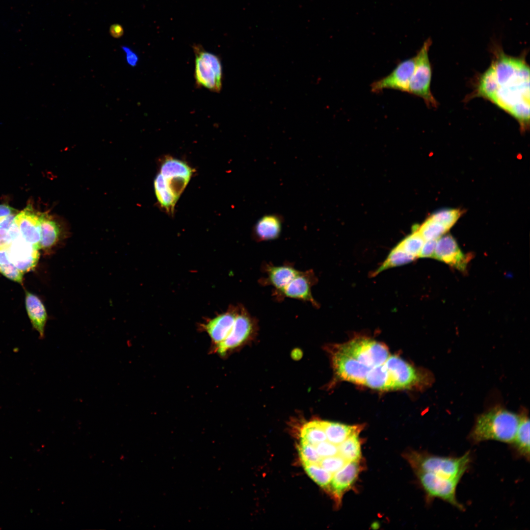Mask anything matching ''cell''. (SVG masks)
<instances>
[{
    "label": "cell",
    "instance_id": "obj_27",
    "mask_svg": "<svg viewBox=\"0 0 530 530\" xmlns=\"http://www.w3.org/2000/svg\"><path fill=\"white\" fill-rule=\"evenodd\" d=\"M417 258L408 254L397 245L390 252L382 265L372 273L374 276L388 268L411 263Z\"/></svg>",
    "mask_w": 530,
    "mask_h": 530
},
{
    "label": "cell",
    "instance_id": "obj_10",
    "mask_svg": "<svg viewBox=\"0 0 530 530\" xmlns=\"http://www.w3.org/2000/svg\"><path fill=\"white\" fill-rule=\"evenodd\" d=\"M331 354L333 368L338 377L346 381L364 384L366 377L371 368L342 352L336 346Z\"/></svg>",
    "mask_w": 530,
    "mask_h": 530
},
{
    "label": "cell",
    "instance_id": "obj_42",
    "mask_svg": "<svg viewBox=\"0 0 530 530\" xmlns=\"http://www.w3.org/2000/svg\"><path fill=\"white\" fill-rule=\"evenodd\" d=\"M16 212V210L8 205H0V218L10 214H15Z\"/></svg>",
    "mask_w": 530,
    "mask_h": 530
},
{
    "label": "cell",
    "instance_id": "obj_26",
    "mask_svg": "<svg viewBox=\"0 0 530 530\" xmlns=\"http://www.w3.org/2000/svg\"><path fill=\"white\" fill-rule=\"evenodd\" d=\"M361 430L354 432L338 445L339 454L347 462L360 461L361 459V442L359 438Z\"/></svg>",
    "mask_w": 530,
    "mask_h": 530
},
{
    "label": "cell",
    "instance_id": "obj_2",
    "mask_svg": "<svg viewBox=\"0 0 530 530\" xmlns=\"http://www.w3.org/2000/svg\"><path fill=\"white\" fill-rule=\"evenodd\" d=\"M519 419V415L504 408H492L478 416L470 435V439L476 443L495 440L512 444Z\"/></svg>",
    "mask_w": 530,
    "mask_h": 530
},
{
    "label": "cell",
    "instance_id": "obj_1",
    "mask_svg": "<svg viewBox=\"0 0 530 530\" xmlns=\"http://www.w3.org/2000/svg\"><path fill=\"white\" fill-rule=\"evenodd\" d=\"M490 51L493 58L478 80V93L513 116L525 131L530 125V67L526 54H506L496 40Z\"/></svg>",
    "mask_w": 530,
    "mask_h": 530
},
{
    "label": "cell",
    "instance_id": "obj_17",
    "mask_svg": "<svg viewBox=\"0 0 530 530\" xmlns=\"http://www.w3.org/2000/svg\"><path fill=\"white\" fill-rule=\"evenodd\" d=\"M360 461H347L339 471L333 474L330 483V492L337 504H340L343 496L353 485L360 472Z\"/></svg>",
    "mask_w": 530,
    "mask_h": 530
},
{
    "label": "cell",
    "instance_id": "obj_29",
    "mask_svg": "<svg viewBox=\"0 0 530 530\" xmlns=\"http://www.w3.org/2000/svg\"><path fill=\"white\" fill-rule=\"evenodd\" d=\"M307 474L319 486L330 492V483L333 474L318 464H302Z\"/></svg>",
    "mask_w": 530,
    "mask_h": 530
},
{
    "label": "cell",
    "instance_id": "obj_32",
    "mask_svg": "<svg viewBox=\"0 0 530 530\" xmlns=\"http://www.w3.org/2000/svg\"><path fill=\"white\" fill-rule=\"evenodd\" d=\"M0 272L12 280L22 281L23 273L10 261L6 248H0Z\"/></svg>",
    "mask_w": 530,
    "mask_h": 530
},
{
    "label": "cell",
    "instance_id": "obj_43",
    "mask_svg": "<svg viewBox=\"0 0 530 530\" xmlns=\"http://www.w3.org/2000/svg\"><path fill=\"white\" fill-rule=\"evenodd\" d=\"M124 30L119 24H113L110 27V34L114 38H119L123 34Z\"/></svg>",
    "mask_w": 530,
    "mask_h": 530
},
{
    "label": "cell",
    "instance_id": "obj_28",
    "mask_svg": "<svg viewBox=\"0 0 530 530\" xmlns=\"http://www.w3.org/2000/svg\"><path fill=\"white\" fill-rule=\"evenodd\" d=\"M160 173L163 176H178L190 179L192 170L182 161L168 159L162 163Z\"/></svg>",
    "mask_w": 530,
    "mask_h": 530
},
{
    "label": "cell",
    "instance_id": "obj_15",
    "mask_svg": "<svg viewBox=\"0 0 530 530\" xmlns=\"http://www.w3.org/2000/svg\"><path fill=\"white\" fill-rule=\"evenodd\" d=\"M315 280L313 271H299L287 286L278 294L283 297L309 302L314 306H318L317 302L312 293V287L314 285Z\"/></svg>",
    "mask_w": 530,
    "mask_h": 530
},
{
    "label": "cell",
    "instance_id": "obj_24",
    "mask_svg": "<svg viewBox=\"0 0 530 530\" xmlns=\"http://www.w3.org/2000/svg\"><path fill=\"white\" fill-rule=\"evenodd\" d=\"M300 441L315 446L327 440L321 420L314 419L302 424L300 429Z\"/></svg>",
    "mask_w": 530,
    "mask_h": 530
},
{
    "label": "cell",
    "instance_id": "obj_21",
    "mask_svg": "<svg viewBox=\"0 0 530 530\" xmlns=\"http://www.w3.org/2000/svg\"><path fill=\"white\" fill-rule=\"evenodd\" d=\"M327 440L338 445L354 432L361 430L360 425H349L337 422L321 420Z\"/></svg>",
    "mask_w": 530,
    "mask_h": 530
},
{
    "label": "cell",
    "instance_id": "obj_34",
    "mask_svg": "<svg viewBox=\"0 0 530 530\" xmlns=\"http://www.w3.org/2000/svg\"><path fill=\"white\" fill-rule=\"evenodd\" d=\"M297 448L302 464H318L321 457L317 452L315 446L300 441Z\"/></svg>",
    "mask_w": 530,
    "mask_h": 530
},
{
    "label": "cell",
    "instance_id": "obj_6",
    "mask_svg": "<svg viewBox=\"0 0 530 530\" xmlns=\"http://www.w3.org/2000/svg\"><path fill=\"white\" fill-rule=\"evenodd\" d=\"M256 322L243 306H239L234 323L228 335L218 344L212 346L213 353L224 357L243 345L254 334Z\"/></svg>",
    "mask_w": 530,
    "mask_h": 530
},
{
    "label": "cell",
    "instance_id": "obj_8",
    "mask_svg": "<svg viewBox=\"0 0 530 530\" xmlns=\"http://www.w3.org/2000/svg\"><path fill=\"white\" fill-rule=\"evenodd\" d=\"M416 473L429 498L441 499L460 510L463 509L456 497L457 486L461 477L449 478L428 472Z\"/></svg>",
    "mask_w": 530,
    "mask_h": 530
},
{
    "label": "cell",
    "instance_id": "obj_40",
    "mask_svg": "<svg viewBox=\"0 0 530 530\" xmlns=\"http://www.w3.org/2000/svg\"><path fill=\"white\" fill-rule=\"evenodd\" d=\"M8 230L0 229V248H7L12 242Z\"/></svg>",
    "mask_w": 530,
    "mask_h": 530
},
{
    "label": "cell",
    "instance_id": "obj_16",
    "mask_svg": "<svg viewBox=\"0 0 530 530\" xmlns=\"http://www.w3.org/2000/svg\"><path fill=\"white\" fill-rule=\"evenodd\" d=\"M40 214L36 213L31 205L17 214L15 222L17 225L21 237L35 248H40L41 229Z\"/></svg>",
    "mask_w": 530,
    "mask_h": 530
},
{
    "label": "cell",
    "instance_id": "obj_36",
    "mask_svg": "<svg viewBox=\"0 0 530 530\" xmlns=\"http://www.w3.org/2000/svg\"><path fill=\"white\" fill-rule=\"evenodd\" d=\"M346 462L341 456L337 454L332 456L321 458L318 465L333 474L341 469Z\"/></svg>",
    "mask_w": 530,
    "mask_h": 530
},
{
    "label": "cell",
    "instance_id": "obj_31",
    "mask_svg": "<svg viewBox=\"0 0 530 530\" xmlns=\"http://www.w3.org/2000/svg\"><path fill=\"white\" fill-rule=\"evenodd\" d=\"M155 193L162 207L169 212H172L177 199L166 189L161 174H159L154 181Z\"/></svg>",
    "mask_w": 530,
    "mask_h": 530
},
{
    "label": "cell",
    "instance_id": "obj_23",
    "mask_svg": "<svg viewBox=\"0 0 530 530\" xmlns=\"http://www.w3.org/2000/svg\"><path fill=\"white\" fill-rule=\"evenodd\" d=\"M519 416V424L512 443L519 454L529 460L530 458V420L526 414H523Z\"/></svg>",
    "mask_w": 530,
    "mask_h": 530
},
{
    "label": "cell",
    "instance_id": "obj_5",
    "mask_svg": "<svg viewBox=\"0 0 530 530\" xmlns=\"http://www.w3.org/2000/svg\"><path fill=\"white\" fill-rule=\"evenodd\" d=\"M195 54L194 77L197 86L219 93L222 88V67L219 57L201 46L193 47Z\"/></svg>",
    "mask_w": 530,
    "mask_h": 530
},
{
    "label": "cell",
    "instance_id": "obj_22",
    "mask_svg": "<svg viewBox=\"0 0 530 530\" xmlns=\"http://www.w3.org/2000/svg\"><path fill=\"white\" fill-rule=\"evenodd\" d=\"M41 229L40 248L48 249L54 246L59 239L60 230L58 224L45 213L40 214Z\"/></svg>",
    "mask_w": 530,
    "mask_h": 530
},
{
    "label": "cell",
    "instance_id": "obj_12",
    "mask_svg": "<svg viewBox=\"0 0 530 530\" xmlns=\"http://www.w3.org/2000/svg\"><path fill=\"white\" fill-rule=\"evenodd\" d=\"M239 306L230 307L228 309L212 318H209L200 324V329L206 332L211 339L212 347L223 341L231 331L238 314Z\"/></svg>",
    "mask_w": 530,
    "mask_h": 530
},
{
    "label": "cell",
    "instance_id": "obj_33",
    "mask_svg": "<svg viewBox=\"0 0 530 530\" xmlns=\"http://www.w3.org/2000/svg\"><path fill=\"white\" fill-rule=\"evenodd\" d=\"M424 241L420 233L414 230L397 245L408 254L418 258Z\"/></svg>",
    "mask_w": 530,
    "mask_h": 530
},
{
    "label": "cell",
    "instance_id": "obj_41",
    "mask_svg": "<svg viewBox=\"0 0 530 530\" xmlns=\"http://www.w3.org/2000/svg\"><path fill=\"white\" fill-rule=\"evenodd\" d=\"M16 215L10 214L0 218V229L8 230L14 222Z\"/></svg>",
    "mask_w": 530,
    "mask_h": 530
},
{
    "label": "cell",
    "instance_id": "obj_30",
    "mask_svg": "<svg viewBox=\"0 0 530 530\" xmlns=\"http://www.w3.org/2000/svg\"><path fill=\"white\" fill-rule=\"evenodd\" d=\"M449 229L443 224L429 218L417 230L424 240H436L444 235Z\"/></svg>",
    "mask_w": 530,
    "mask_h": 530
},
{
    "label": "cell",
    "instance_id": "obj_3",
    "mask_svg": "<svg viewBox=\"0 0 530 530\" xmlns=\"http://www.w3.org/2000/svg\"><path fill=\"white\" fill-rule=\"evenodd\" d=\"M406 456L416 472H428L449 478H461L471 461L469 452L454 457L412 451Z\"/></svg>",
    "mask_w": 530,
    "mask_h": 530
},
{
    "label": "cell",
    "instance_id": "obj_9",
    "mask_svg": "<svg viewBox=\"0 0 530 530\" xmlns=\"http://www.w3.org/2000/svg\"><path fill=\"white\" fill-rule=\"evenodd\" d=\"M415 64V56L400 62L390 74L372 82L371 91L379 93L384 89H392L408 92Z\"/></svg>",
    "mask_w": 530,
    "mask_h": 530
},
{
    "label": "cell",
    "instance_id": "obj_13",
    "mask_svg": "<svg viewBox=\"0 0 530 530\" xmlns=\"http://www.w3.org/2000/svg\"><path fill=\"white\" fill-rule=\"evenodd\" d=\"M433 258L443 262L460 271H465L470 258L464 254L455 239L450 235L437 239Z\"/></svg>",
    "mask_w": 530,
    "mask_h": 530
},
{
    "label": "cell",
    "instance_id": "obj_19",
    "mask_svg": "<svg viewBox=\"0 0 530 530\" xmlns=\"http://www.w3.org/2000/svg\"><path fill=\"white\" fill-rule=\"evenodd\" d=\"M267 275L265 283L273 287L277 293L282 291L299 273V271L290 265H273L265 266Z\"/></svg>",
    "mask_w": 530,
    "mask_h": 530
},
{
    "label": "cell",
    "instance_id": "obj_14",
    "mask_svg": "<svg viewBox=\"0 0 530 530\" xmlns=\"http://www.w3.org/2000/svg\"><path fill=\"white\" fill-rule=\"evenodd\" d=\"M6 250L10 261L23 273L32 269L39 260V249L24 240L21 235L12 241Z\"/></svg>",
    "mask_w": 530,
    "mask_h": 530
},
{
    "label": "cell",
    "instance_id": "obj_37",
    "mask_svg": "<svg viewBox=\"0 0 530 530\" xmlns=\"http://www.w3.org/2000/svg\"><path fill=\"white\" fill-rule=\"evenodd\" d=\"M315 447L318 455L321 458L339 454L338 445L330 443L327 440L320 442Z\"/></svg>",
    "mask_w": 530,
    "mask_h": 530
},
{
    "label": "cell",
    "instance_id": "obj_39",
    "mask_svg": "<svg viewBox=\"0 0 530 530\" xmlns=\"http://www.w3.org/2000/svg\"><path fill=\"white\" fill-rule=\"evenodd\" d=\"M122 49L125 54L127 63L131 67L136 66L139 60L137 54L127 46H122Z\"/></svg>",
    "mask_w": 530,
    "mask_h": 530
},
{
    "label": "cell",
    "instance_id": "obj_20",
    "mask_svg": "<svg viewBox=\"0 0 530 530\" xmlns=\"http://www.w3.org/2000/svg\"><path fill=\"white\" fill-rule=\"evenodd\" d=\"M26 306L33 327L38 332L39 338L43 339L47 314L45 307L36 295L26 292Z\"/></svg>",
    "mask_w": 530,
    "mask_h": 530
},
{
    "label": "cell",
    "instance_id": "obj_7",
    "mask_svg": "<svg viewBox=\"0 0 530 530\" xmlns=\"http://www.w3.org/2000/svg\"><path fill=\"white\" fill-rule=\"evenodd\" d=\"M336 347L371 369L383 364L390 356L384 344L365 338L355 339Z\"/></svg>",
    "mask_w": 530,
    "mask_h": 530
},
{
    "label": "cell",
    "instance_id": "obj_4",
    "mask_svg": "<svg viewBox=\"0 0 530 530\" xmlns=\"http://www.w3.org/2000/svg\"><path fill=\"white\" fill-rule=\"evenodd\" d=\"M431 44V39H427L415 55V67L410 80L408 93L422 98L427 106L435 108L438 102L430 88L432 70L428 51Z\"/></svg>",
    "mask_w": 530,
    "mask_h": 530
},
{
    "label": "cell",
    "instance_id": "obj_38",
    "mask_svg": "<svg viewBox=\"0 0 530 530\" xmlns=\"http://www.w3.org/2000/svg\"><path fill=\"white\" fill-rule=\"evenodd\" d=\"M436 241L437 239L425 240L418 255V257L433 258Z\"/></svg>",
    "mask_w": 530,
    "mask_h": 530
},
{
    "label": "cell",
    "instance_id": "obj_25",
    "mask_svg": "<svg viewBox=\"0 0 530 530\" xmlns=\"http://www.w3.org/2000/svg\"><path fill=\"white\" fill-rule=\"evenodd\" d=\"M364 385L380 390H393L391 380L385 363L369 371Z\"/></svg>",
    "mask_w": 530,
    "mask_h": 530
},
{
    "label": "cell",
    "instance_id": "obj_18",
    "mask_svg": "<svg viewBox=\"0 0 530 530\" xmlns=\"http://www.w3.org/2000/svg\"><path fill=\"white\" fill-rule=\"evenodd\" d=\"M283 217L277 214L264 215L255 223L252 230L254 238L259 241H268L277 238L282 228Z\"/></svg>",
    "mask_w": 530,
    "mask_h": 530
},
{
    "label": "cell",
    "instance_id": "obj_35",
    "mask_svg": "<svg viewBox=\"0 0 530 530\" xmlns=\"http://www.w3.org/2000/svg\"><path fill=\"white\" fill-rule=\"evenodd\" d=\"M460 214L461 212L459 210L445 209L433 213L429 218L440 222L450 229L459 218Z\"/></svg>",
    "mask_w": 530,
    "mask_h": 530
},
{
    "label": "cell",
    "instance_id": "obj_11",
    "mask_svg": "<svg viewBox=\"0 0 530 530\" xmlns=\"http://www.w3.org/2000/svg\"><path fill=\"white\" fill-rule=\"evenodd\" d=\"M393 389L411 388L424 381V376L401 358L390 355L385 362Z\"/></svg>",
    "mask_w": 530,
    "mask_h": 530
}]
</instances>
